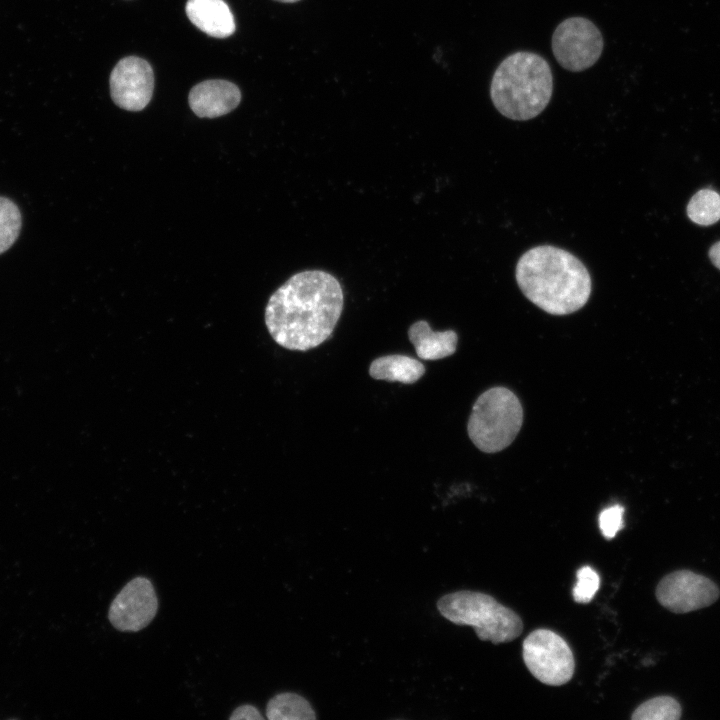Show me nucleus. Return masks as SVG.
Instances as JSON below:
<instances>
[{
  "instance_id": "obj_7",
  "label": "nucleus",
  "mask_w": 720,
  "mask_h": 720,
  "mask_svg": "<svg viewBox=\"0 0 720 720\" xmlns=\"http://www.w3.org/2000/svg\"><path fill=\"white\" fill-rule=\"evenodd\" d=\"M552 52L564 69L580 72L600 58L604 41L598 27L588 18L574 16L563 20L553 32Z\"/></svg>"
},
{
  "instance_id": "obj_19",
  "label": "nucleus",
  "mask_w": 720,
  "mask_h": 720,
  "mask_svg": "<svg viewBox=\"0 0 720 720\" xmlns=\"http://www.w3.org/2000/svg\"><path fill=\"white\" fill-rule=\"evenodd\" d=\"M600 586L598 573L589 566H583L577 571V582L573 588V598L577 603H589Z\"/></svg>"
},
{
  "instance_id": "obj_12",
  "label": "nucleus",
  "mask_w": 720,
  "mask_h": 720,
  "mask_svg": "<svg viewBox=\"0 0 720 720\" xmlns=\"http://www.w3.org/2000/svg\"><path fill=\"white\" fill-rule=\"evenodd\" d=\"M188 19L201 31L215 38H226L235 31L233 14L224 0H188Z\"/></svg>"
},
{
  "instance_id": "obj_23",
  "label": "nucleus",
  "mask_w": 720,
  "mask_h": 720,
  "mask_svg": "<svg viewBox=\"0 0 720 720\" xmlns=\"http://www.w3.org/2000/svg\"><path fill=\"white\" fill-rule=\"evenodd\" d=\"M274 1H278V2H281V3H295V2H298V1H300V0H274Z\"/></svg>"
},
{
  "instance_id": "obj_17",
  "label": "nucleus",
  "mask_w": 720,
  "mask_h": 720,
  "mask_svg": "<svg viewBox=\"0 0 720 720\" xmlns=\"http://www.w3.org/2000/svg\"><path fill=\"white\" fill-rule=\"evenodd\" d=\"M681 717L679 702L670 696H658L640 704L631 715L633 720H678Z\"/></svg>"
},
{
  "instance_id": "obj_5",
  "label": "nucleus",
  "mask_w": 720,
  "mask_h": 720,
  "mask_svg": "<svg viewBox=\"0 0 720 720\" xmlns=\"http://www.w3.org/2000/svg\"><path fill=\"white\" fill-rule=\"evenodd\" d=\"M523 423V409L514 392L502 386L483 392L475 401L467 432L482 452L496 453L516 438Z\"/></svg>"
},
{
  "instance_id": "obj_20",
  "label": "nucleus",
  "mask_w": 720,
  "mask_h": 720,
  "mask_svg": "<svg viewBox=\"0 0 720 720\" xmlns=\"http://www.w3.org/2000/svg\"><path fill=\"white\" fill-rule=\"evenodd\" d=\"M624 508L615 504L604 509L599 515V527L606 539H612L624 526Z\"/></svg>"
},
{
  "instance_id": "obj_16",
  "label": "nucleus",
  "mask_w": 720,
  "mask_h": 720,
  "mask_svg": "<svg viewBox=\"0 0 720 720\" xmlns=\"http://www.w3.org/2000/svg\"><path fill=\"white\" fill-rule=\"evenodd\" d=\"M689 219L701 226H709L720 219V195L711 189L696 192L687 205Z\"/></svg>"
},
{
  "instance_id": "obj_21",
  "label": "nucleus",
  "mask_w": 720,
  "mask_h": 720,
  "mask_svg": "<svg viewBox=\"0 0 720 720\" xmlns=\"http://www.w3.org/2000/svg\"><path fill=\"white\" fill-rule=\"evenodd\" d=\"M230 720H262L263 716L259 710L250 704H245L237 707L229 717Z\"/></svg>"
},
{
  "instance_id": "obj_13",
  "label": "nucleus",
  "mask_w": 720,
  "mask_h": 720,
  "mask_svg": "<svg viewBox=\"0 0 720 720\" xmlns=\"http://www.w3.org/2000/svg\"><path fill=\"white\" fill-rule=\"evenodd\" d=\"M409 341L423 360H439L455 353L458 336L454 330L433 331L429 323L419 320L408 329Z\"/></svg>"
},
{
  "instance_id": "obj_3",
  "label": "nucleus",
  "mask_w": 720,
  "mask_h": 720,
  "mask_svg": "<svg viewBox=\"0 0 720 720\" xmlns=\"http://www.w3.org/2000/svg\"><path fill=\"white\" fill-rule=\"evenodd\" d=\"M553 93L550 65L539 54L518 51L496 68L490 96L494 107L505 117L525 121L538 116Z\"/></svg>"
},
{
  "instance_id": "obj_1",
  "label": "nucleus",
  "mask_w": 720,
  "mask_h": 720,
  "mask_svg": "<svg viewBox=\"0 0 720 720\" xmlns=\"http://www.w3.org/2000/svg\"><path fill=\"white\" fill-rule=\"evenodd\" d=\"M340 282L323 270L292 275L269 298L264 319L272 339L293 351L313 349L329 339L341 316Z\"/></svg>"
},
{
  "instance_id": "obj_18",
  "label": "nucleus",
  "mask_w": 720,
  "mask_h": 720,
  "mask_svg": "<svg viewBox=\"0 0 720 720\" xmlns=\"http://www.w3.org/2000/svg\"><path fill=\"white\" fill-rule=\"evenodd\" d=\"M22 227L18 206L9 198L0 196V254L17 240Z\"/></svg>"
},
{
  "instance_id": "obj_8",
  "label": "nucleus",
  "mask_w": 720,
  "mask_h": 720,
  "mask_svg": "<svg viewBox=\"0 0 720 720\" xmlns=\"http://www.w3.org/2000/svg\"><path fill=\"white\" fill-rule=\"evenodd\" d=\"M719 594V588L713 581L689 570L669 573L656 588L658 602L669 611L680 614L710 606Z\"/></svg>"
},
{
  "instance_id": "obj_4",
  "label": "nucleus",
  "mask_w": 720,
  "mask_h": 720,
  "mask_svg": "<svg viewBox=\"0 0 720 720\" xmlns=\"http://www.w3.org/2000/svg\"><path fill=\"white\" fill-rule=\"evenodd\" d=\"M440 614L457 625L472 626L482 641L506 643L517 638L523 623L518 614L490 595L462 590L442 596Z\"/></svg>"
},
{
  "instance_id": "obj_15",
  "label": "nucleus",
  "mask_w": 720,
  "mask_h": 720,
  "mask_svg": "<svg viewBox=\"0 0 720 720\" xmlns=\"http://www.w3.org/2000/svg\"><path fill=\"white\" fill-rule=\"evenodd\" d=\"M269 720H314L316 715L310 703L302 696L284 692L272 697L266 706Z\"/></svg>"
},
{
  "instance_id": "obj_22",
  "label": "nucleus",
  "mask_w": 720,
  "mask_h": 720,
  "mask_svg": "<svg viewBox=\"0 0 720 720\" xmlns=\"http://www.w3.org/2000/svg\"><path fill=\"white\" fill-rule=\"evenodd\" d=\"M711 262L720 270V241L716 242L709 250Z\"/></svg>"
},
{
  "instance_id": "obj_2",
  "label": "nucleus",
  "mask_w": 720,
  "mask_h": 720,
  "mask_svg": "<svg viewBox=\"0 0 720 720\" xmlns=\"http://www.w3.org/2000/svg\"><path fill=\"white\" fill-rule=\"evenodd\" d=\"M525 297L552 315H567L587 303L592 281L585 265L572 253L541 245L526 251L515 270Z\"/></svg>"
},
{
  "instance_id": "obj_11",
  "label": "nucleus",
  "mask_w": 720,
  "mask_h": 720,
  "mask_svg": "<svg viewBox=\"0 0 720 720\" xmlns=\"http://www.w3.org/2000/svg\"><path fill=\"white\" fill-rule=\"evenodd\" d=\"M241 101L238 86L222 79L202 81L189 92L188 103L200 118H216L234 110Z\"/></svg>"
},
{
  "instance_id": "obj_10",
  "label": "nucleus",
  "mask_w": 720,
  "mask_h": 720,
  "mask_svg": "<svg viewBox=\"0 0 720 720\" xmlns=\"http://www.w3.org/2000/svg\"><path fill=\"white\" fill-rule=\"evenodd\" d=\"M109 84L111 98L118 107L133 112L141 111L153 95L152 67L140 57H124L113 68Z\"/></svg>"
},
{
  "instance_id": "obj_14",
  "label": "nucleus",
  "mask_w": 720,
  "mask_h": 720,
  "mask_svg": "<svg viewBox=\"0 0 720 720\" xmlns=\"http://www.w3.org/2000/svg\"><path fill=\"white\" fill-rule=\"evenodd\" d=\"M423 363L413 357L392 354L374 359L369 366V375L376 380L413 384L425 373Z\"/></svg>"
},
{
  "instance_id": "obj_9",
  "label": "nucleus",
  "mask_w": 720,
  "mask_h": 720,
  "mask_svg": "<svg viewBox=\"0 0 720 720\" xmlns=\"http://www.w3.org/2000/svg\"><path fill=\"white\" fill-rule=\"evenodd\" d=\"M158 598L152 582L142 576L129 581L113 599L108 618L120 631H139L155 617Z\"/></svg>"
},
{
  "instance_id": "obj_6",
  "label": "nucleus",
  "mask_w": 720,
  "mask_h": 720,
  "mask_svg": "<svg viewBox=\"0 0 720 720\" xmlns=\"http://www.w3.org/2000/svg\"><path fill=\"white\" fill-rule=\"evenodd\" d=\"M523 660L540 682L560 686L574 674L575 660L567 642L549 629L532 631L523 641Z\"/></svg>"
}]
</instances>
